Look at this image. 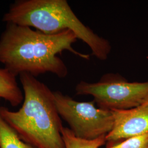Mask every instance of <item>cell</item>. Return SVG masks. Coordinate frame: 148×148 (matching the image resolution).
Instances as JSON below:
<instances>
[{
	"label": "cell",
	"instance_id": "1",
	"mask_svg": "<svg viewBox=\"0 0 148 148\" xmlns=\"http://www.w3.org/2000/svg\"><path fill=\"white\" fill-rule=\"evenodd\" d=\"M77 38L71 30L48 35L32 27L6 23L0 36V63L16 76L23 73L38 75L51 73L65 77L68 70L58 54L68 51L81 58L90 56L73 47Z\"/></svg>",
	"mask_w": 148,
	"mask_h": 148
},
{
	"label": "cell",
	"instance_id": "2",
	"mask_svg": "<svg viewBox=\"0 0 148 148\" xmlns=\"http://www.w3.org/2000/svg\"><path fill=\"white\" fill-rule=\"evenodd\" d=\"M24 93L16 111L0 106V116L22 140L36 148H65L54 92L30 74L19 75Z\"/></svg>",
	"mask_w": 148,
	"mask_h": 148
},
{
	"label": "cell",
	"instance_id": "3",
	"mask_svg": "<svg viewBox=\"0 0 148 148\" xmlns=\"http://www.w3.org/2000/svg\"><path fill=\"white\" fill-rule=\"evenodd\" d=\"M2 21L35 28L48 35L71 30L101 60H106L111 52L110 42L82 23L66 0H17L10 6Z\"/></svg>",
	"mask_w": 148,
	"mask_h": 148
},
{
	"label": "cell",
	"instance_id": "4",
	"mask_svg": "<svg viewBox=\"0 0 148 148\" xmlns=\"http://www.w3.org/2000/svg\"><path fill=\"white\" fill-rule=\"evenodd\" d=\"M78 95H91L99 108L127 110L148 99V81L130 82L119 74H108L95 83L81 81L75 87Z\"/></svg>",
	"mask_w": 148,
	"mask_h": 148
},
{
	"label": "cell",
	"instance_id": "5",
	"mask_svg": "<svg viewBox=\"0 0 148 148\" xmlns=\"http://www.w3.org/2000/svg\"><path fill=\"white\" fill-rule=\"evenodd\" d=\"M54 95L60 116L76 137L94 140L112 130L114 120L111 110L96 107L94 101H75L59 91L54 92Z\"/></svg>",
	"mask_w": 148,
	"mask_h": 148
},
{
	"label": "cell",
	"instance_id": "6",
	"mask_svg": "<svg viewBox=\"0 0 148 148\" xmlns=\"http://www.w3.org/2000/svg\"><path fill=\"white\" fill-rule=\"evenodd\" d=\"M111 111L114 123L106 136V142L114 143L148 133V99L132 109Z\"/></svg>",
	"mask_w": 148,
	"mask_h": 148
},
{
	"label": "cell",
	"instance_id": "7",
	"mask_svg": "<svg viewBox=\"0 0 148 148\" xmlns=\"http://www.w3.org/2000/svg\"><path fill=\"white\" fill-rule=\"evenodd\" d=\"M0 98L12 106H19L24 101V93L16 80V76L5 67L0 68Z\"/></svg>",
	"mask_w": 148,
	"mask_h": 148
},
{
	"label": "cell",
	"instance_id": "8",
	"mask_svg": "<svg viewBox=\"0 0 148 148\" xmlns=\"http://www.w3.org/2000/svg\"><path fill=\"white\" fill-rule=\"evenodd\" d=\"M62 134L65 148H99L106 143V136L94 140H85L76 137L68 127L62 128Z\"/></svg>",
	"mask_w": 148,
	"mask_h": 148
},
{
	"label": "cell",
	"instance_id": "9",
	"mask_svg": "<svg viewBox=\"0 0 148 148\" xmlns=\"http://www.w3.org/2000/svg\"><path fill=\"white\" fill-rule=\"evenodd\" d=\"M0 148H36L22 140L0 116Z\"/></svg>",
	"mask_w": 148,
	"mask_h": 148
},
{
	"label": "cell",
	"instance_id": "10",
	"mask_svg": "<svg viewBox=\"0 0 148 148\" xmlns=\"http://www.w3.org/2000/svg\"><path fill=\"white\" fill-rule=\"evenodd\" d=\"M148 146V133L130 138L121 143L106 148H147Z\"/></svg>",
	"mask_w": 148,
	"mask_h": 148
},
{
	"label": "cell",
	"instance_id": "11",
	"mask_svg": "<svg viewBox=\"0 0 148 148\" xmlns=\"http://www.w3.org/2000/svg\"><path fill=\"white\" fill-rule=\"evenodd\" d=\"M0 143H1V134H0Z\"/></svg>",
	"mask_w": 148,
	"mask_h": 148
},
{
	"label": "cell",
	"instance_id": "12",
	"mask_svg": "<svg viewBox=\"0 0 148 148\" xmlns=\"http://www.w3.org/2000/svg\"><path fill=\"white\" fill-rule=\"evenodd\" d=\"M147 148H148V147H147Z\"/></svg>",
	"mask_w": 148,
	"mask_h": 148
}]
</instances>
